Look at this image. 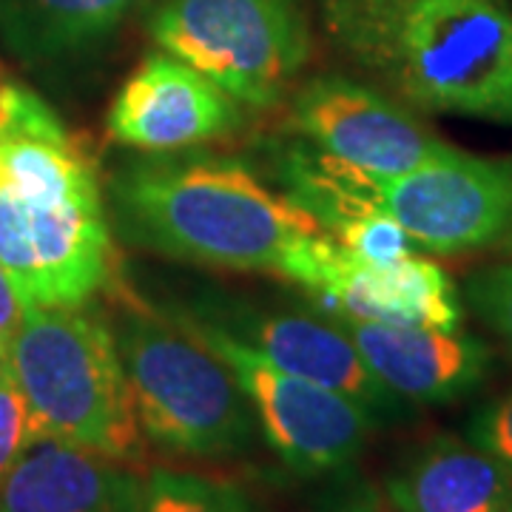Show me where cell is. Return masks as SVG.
<instances>
[{"instance_id": "1", "label": "cell", "mask_w": 512, "mask_h": 512, "mask_svg": "<svg viewBox=\"0 0 512 512\" xmlns=\"http://www.w3.org/2000/svg\"><path fill=\"white\" fill-rule=\"evenodd\" d=\"M103 188L86 146L29 86L0 80V265L26 308L86 305L111 276Z\"/></svg>"}, {"instance_id": "2", "label": "cell", "mask_w": 512, "mask_h": 512, "mask_svg": "<svg viewBox=\"0 0 512 512\" xmlns=\"http://www.w3.org/2000/svg\"><path fill=\"white\" fill-rule=\"evenodd\" d=\"M319 20L407 109L512 126L510 0H319Z\"/></svg>"}, {"instance_id": "3", "label": "cell", "mask_w": 512, "mask_h": 512, "mask_svg": "<svg viewBox=\"0 0 512 512\" xmlns=\"http://www.w3.org/2000/svg\"><path fill=\"white\" fill-rule=\"evenodd\" d=\"M109 200L128 242L211 268L279 274L302 239L322 234L234 157L148 154L111 177Z\"/></svg>"}, {"instance_id": "4", "label": "cell", "mask_w": 512, "mask_h": 512, "mask_svg": "<svg viewBox=\"0 0 512 512\" xmlns=\"http://www.w3.org/2000/svg\"><path fill=\"white\" fill-rule=\"evenodd\" d=\"M26 399L37 439L134 461L146 436L134 416L114 328L86 305L26 308L0 359Z\"/></svg>"}, {"instance_id": "5", "label": "cell", "mask_w": 512, "mask_h": 512, "mask_svg": "<svg viewBox=\"0 0 512 512\" xmlns=\"http://www.w3.org/2000/svg\"><path fill=\"white\" fill-rule=\"evenodd\" d=\"M143 436L183 456H228L254 430V407L234 370L183 319L128 305L114 325Z\"/></svg>"}, {"instance_id": "6", "label": "cell", "mask_w": 512, "mask_h": 512, "mask_svg": "<svg viewBox=\"0 0 512 512\" xmlns=\"http://www.w3.org/2000/svg\"><path fill=\"white\" fill-rule=\"evenodd\" d=\"M148 35L242 106H276L311 60L305 0H157Z\"/></svg>"}, {"instance_id": "7", "label": "cell", "mask_w": 512, "mask_h": 512, "mask_svg": "<svg viewBox=\"0 0 512 512\" xmlns=\"http://www.w3.org/2000/svg\"><path fill=\"white\" fill-rule=\"evenodd\" d=\"M234 370L265 441L299 476H325L362 453L376 419L359 402L271 365L211 316H180Z\"/></svg>"}, {"instance_id": "8", "label": "cell", "mask_w": 512, "mask_h": 512, "mask_svg": "<svg viewBox=\"0 0 512 512\" xmlns=\"http://www.w3.org/2000/svg\"><path fill=\"white\" fill-rule=\"evenodd\" d=\"M279 274L302 285L333 319L461 328V299L453 279L424 256L367 265L339 242L313 234L285 256Z\"/></svg>"}, {"instance_id": "9", "label": "cell", "mask_w": 512, "mask_h": 512, "mask_svg": "<svg viewBox=\"0 0 512 512\" xmlns=\"http://www.w3.org/2000/svg\"><path fill=\"white\" fill-rule=\"evenodd\" d=\"M382 208L430 254H464L512 234V165L447 148L396 180H379Z\"/></svg>"}, {"instance_id": "10", "label": "cell", "mask_w": 512, "mask_h": 512, "mask_svg": "<svg viewBox=\"0 0 512 512\" xmlns=\"http://www.w3.org/2000/svg\"><path fill=\"white\" fill-rule=\"evenodd\" d=\"M293 126L311 146L382 183L450 148L416 111L342 74H322L296 89Z\"/></svg>"}, {"instance_id": "11", "label": "cell", "mask_w": 512, "mask_h": 512, "mask_svg": "<svg viewBox=\"0 0 512 512\" xmlns=\"http://www.w3.org/2000/svg\"><path fill=\"white\" fill-rule=\"evenodd\" d=\"M242 103L180 57L148 55L114 94L109 131L146 154H177L220 140L242 123Z\"/></svg>"}, {"instance_id": "12", "label": "cell", "mask_w": 512, "mask_h": 512, "mask_svg": "<svg viewBox=\"0 0 512 512\" xmlns=\"http://www.w3.org/2000/svg\"><path fill=\"white\" fill-rule=\"evenodd\" d=\"M231 319L234 325L225 328L234 330L242 342H248L279 370L348 396L362 404L376 421L399 410L402 399H396L370 373L350 333L333 316L237 308Z\"/></svg>"}, {"instance_id": "13", "label": "cell", "mask_w": 512, "mask_h": 512, "mask_svg": "<svg viewBox=\"0 0 512 512\" xmlns=\"http://www.w3.org/2000/svg\"><path fill=\"white\" fill-rule=\"evenodd\" d=\"M370 373L402 402L447 404L473 393L490 367L487 345L464 330L345 322Z\"/></svg>"}, {"instance_id": "14", "label": "cell", "mask_w": 512, "mask_h": 512, "mask_svg": "<svg viewBox=\"0 0 512 512\" xmlns=\"http://www.w3.org/2000/svg\"><path fill=\"white\" fill-rule=\"evenodd\" d=\"M143 490L117 458L37 439L0 481V512H143Z\"/></svg>"}, {"instance_id": "15", "label": "cell", "mask_w": 512, "mask_h": 512, "mask_svg": "<svg viewBox=\"0 0 512 512\" xmlns=\"http://www.w3.org/2000/svg\"><path fill=\"white\" fill-rule=\"evenodd\" d=\"M396 512H498L512 501V467L473 441L439 436L387 478Z\"/></svg>"}, {"instance_id": "16", "label": "cell", "mask_w": 512, "mask_h": 512, "mask_svg": "<svg viewBox=\"0 0 512 512\" xmlns=\"http://www.w3.org/2000/svg\"><path fill=\"white\" fill-rule=\"evenodd\" d=\"M143 0H0V43L29 66L100 49Z\"/></svg>"}, {"instance_id": "17", "label": "cell", "mask_w": 512, "mask_h": 512, "mask_svg": "<svg viewBox=\"0 0 512 512\" xmlns=\"http://www.w3.org/2000/svg\"><path fill=\"white\" fill-rule=\"evenodd\" d=\"M143 512H245V501L222 481L157 470L146 481Z\"/></svg>"}, {"instance_id": "18", "label": "cell", "mask_w": 512, "mask_h": 512, "mask_svg": "<svg viewBox=\"0 0 512 512\" xmlns=\"http://www.w3.org/2000/svg\"><path fill=\"white\" fill-rule=\"evenodd\" d=\"M333 242L348 248L350 254L359 256L367 265H393V262L413 254V245H416L410 234L384 208L365 214L362 220L345 228Z\"/></svg>"}, {"instance_id": "19", "label": "cell", "mask_w": 512, "mask_h": 512, "mask_svg": "<svg viewBox=\"0 0 512 512\" xmlns=\"http://www.w3.org/2000/svg\"><path fill=\"white\" fill-rule=\"evenodd\" d=\"M464 299L478 319L512 350V265H490L467 276Z\"/></svg>"}, {"instance_id": "20", "label": "cell", "mask_w": 512, "mask_h": 512, "mask_svg": "<svg viewBox=\"0 0 512 512\" xmlns=\"http://www.w3.org/2000/svg\"><path fill=\"white\" fill-rule=\"evenodd\" d=\"M32 441H37V433L26 399L0 365V481L9 476V470L18 464Z\"/></svg>"}, {"instance_id": "21", "label": "cell", "mask_w": 512, "mask_h": 512, "mask_svg": "<svg viewBox=\"0 0 512 512\" xmlns=\"http://www.w3.org/2000/svg\"><path fill=\"white\" fill-rule=\"evenodd\" d=\"M470 441L512 467V390L473 416Z\"/></svg>"}, {"instance_id": "22", "label": "cell", "mask_w": 512, "mask_h": 512, "mask_svg": "<svg viewBox=\"0 0 512 512\" xmlns=\"http://www.w3.org/2000/svg\"><path fill=\"white\" fill-rule=\"evenodd\" d=\"M23 311H26V305L20 302L12 279L0 265V359L6 356V350H9L15 333H18L20 322H23Z\"/></svg>"}, {"instance_id": "23", "label": "cell", "mask_w": 512, "mask_h": 512, "mask_svg": "<svg viewBox=\"0 0 512 512\" xmlns=\"http://www.w3.org/2000/svg\"><path fill=\"white\" fill-rule=\"evenodd\" d=\"M336 512H396L393 510V504L387 501V495L376 493V490H359L356 495H350L348 501H342Z\"/></svg>"}, {"instance_id": "24", "label": "cell", "mask_w": 512, "mask_h": 512, "mask_svg": "<svg viewBox=\"0 0 512 512\" xmlns=\"http://www.w3.org/2000/svg\"><path fill=\"white\" fill-rule=\"evenodd\" d=\"M498 512H512V501H510V504H507V507H501V510H498Z\"/></svg>"}, {"instance_id": "25", "label": "cell", "mask_w": 512, "mask_h": 512, "mask_svg": "<svg viewBox=\"0 0 512 512\" xmlns=\"http://www.w3.org/2000/svg\"><path fill=\"white\" fill-rule=\"evenodd\" d=\"M504 245H507V248H512V234H510V237H507V242H504Z\"/></svg>"}]
</instances>
